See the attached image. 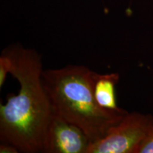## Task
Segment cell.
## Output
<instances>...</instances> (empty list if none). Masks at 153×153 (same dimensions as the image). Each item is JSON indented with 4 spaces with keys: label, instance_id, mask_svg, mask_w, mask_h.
<instances>
[{
    "label": "cell",
    "instance_id": "cell-1",
    "mask_svg": "<svg viewBox=\"0 0 153 153\" xmlns=\"http://www.w3.org/2000/svg\"><path fill=\"white\" fill-rule=\"evenodd\" d=\"M3 51L11 59L10 73L20 89L16 95H7V103L0 105V140L13 145L20 152H43L53 113L42 82L41 56L19 43Z\"/></svg>",
    "mask_w": 153,
    "mask_h": 153
},
{
    "label": "cell",
    "instance_id": "cell-2",
    "mask_svg": "<svg viewBox=\"0 0 153 153\" xmlns=\"http://www.w3.org/2000/svg\"><path fill=\"white\" fill-rule=\"evenodd\" d=\"M93 72L84 65H69L42 72V82L53 114L83 130L91 143L100 140L128 112L110 111L97 104Z\"/></svg>",
    "mask_w": 153,
    "mask_h": 153
},
{
    "label": "cell",
    "instance_id": "cell-3",
    "mask_svg": "<svg viewBox=\"0 0 153 153\" xmlns=\"http://www.w3.org/2000/svg\"><path fill=\"white\" fill-rule=\"evenodd\" d=\"M153 129V116L128 113L100 140L91 143L87 153H137Z\"/></svg>",
    "mask_w": 153,
    "mask_h": 153
},
{
    "label": "cell",
    "instance_id": "cell-4",
    "mask_svg": "<svg viewBox=\"0 0 153 153\" xmlns=\"http://www.w3.org/2000/svg\"><path fill=\"white\" fill-rule=\"evenodd\" d=\"M91 140L79 127L53 114L48 127L43 152L87 153Z\"/></svg>",
    "mask_w": 153,
    "mask_h": 153
},
{
    "label": "cell",
    "instance_id": "cell-5",
    "mask_svg": "<svg viewBox=\"0 0 153 153\" xmlns=\"http://www.w3.org/2000/svg\"><path fill=\"white\" fill-rule=\"evenodd\" d=\"M119 81L117 72L99 74L93 72V90L97 104L101 108L110 111H118L116 97V86Z\"/></svg>",
    "mask_w": 153,
    "mask_h": 153
},
{
    "label": "cell",
    "instance_id": "cell-6",
    "mask_svg": "<svg viewBox=\"0 0 153 153\" xmlns=\"http://www.w3.org/2000/svg\"><path fill=\"white\" fill-rule=\"evenodd\" d=\"M12 68V61L10 57L2 51L0 56V87H2L7 74L10 73Z\"/></svg>",
    "mask_w": 153,
    "mask_h": 153
},
{
    "label": "cell",
    "instance_id": "cell-7",
    "mask_svg": "<svg viewBox=\"0 0 153 153\" xmlns=\"http://www.w3.org/2000/svg\"><path fill=\"white\" fill-rule=\"evenodd\" d=\"M137 153H153V129L140 145Z\"/></svg>",
    "mask_w": 153,
    "mask_h": 153
},
{
    "label": "cell",
    "instance_id": "cell-8",
    "mask_svg": "<svg viewBox=\"0 0 153 153\" xmlns=\"http://www.w3.org/2000/svg\"><path fill=\"white\" fill-rule=\"evenodd\" d=\"M0 152L1 153H18L19 151L16 147L9 143H1L0 145Z\"/></svg>",
    "mask_w": 153,
    "mask_h": 153
}]
</instances>
